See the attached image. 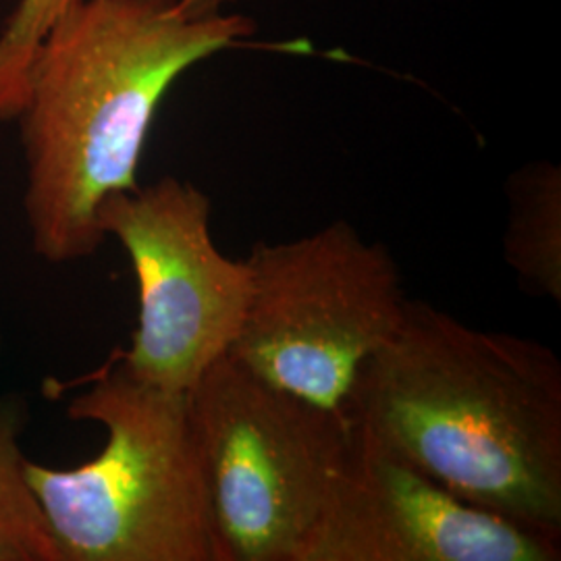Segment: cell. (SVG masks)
<instances>
[{"instance_id": "7c38bea8", "label": "cell", "mask_w": 561, "mask_h": 561, "mask_svg": "<svg viewBox=\"0 0 561 561\" xmlns=\"http://www.w3.org/2000/svg\"><path fill=\"white\" fill-rule=\"evenodd\" d=\"M0 354H2V327H0Z\"/></svg>"}, {"instance_id": "ba28073f", "label": "cell", "mask_w": 561, "mask_h": 561, "mask_svg": "<svg viewBox=\"0 0 561 561\" xmlns=\"http://www.w3.org/2000/svg\"><path fill=\"white\" fill-rule=\"evenodd\" d=\"M503 259L522 289L561 304V169L549 161L516 169L507 185Z\"/></svg>"}, {"instance_id": "5b68a950", "label": "cell", "mask_w": 561, "mask_h": 561, "mask_svg": "<svg viewBox=\"0 0 561 561\" xmlns=\"http://www.w3.org/2000/svg\"><path fill=\"white\" fill-rule=\"evenodd\" d=\"M252 291L229 356L275 387L343 412L362 364L400 329L408 298L382 243L347 221L259 243Z\"/></svg>"}, {"instance_id": "7a4b0ae2", "label": "cell", "mask_w": 561, "mask_h": 561, "mask_svg": "<svg viewBox=\"0 0 561 561\" xmlns=\"http://www.w3.org/2000/svg\"><path fill=\"white\" fill-rule=\"evenodd\" d=\"M245 15L192 20L178 0H78L36 46L20 121L23 208L34 252L53 264L90 259L96 210L138 190L146 140L164 96L202 60L252 46Z\"/></svg>"}, {"instance_id": "9c48e42d", "label": "cell", "mask_w": 561, "mask_h": 561, "mask_svg": "<svg viewBox=\"0 0 561 561\" xmlns=\"http://www.w3.org/2000/svg\"><path fill=\"white\" fill-rule=\"evenodd\" d=\"M27 422L20 396H0V561H60L27 474L21 435Z\"/></svg>"}, {"instance_id": "8fae6325", "label": "cell", "mask_w": 561, "mask_h": 561, "mask_svg": "<svg viewBox=\"0 0 561 561\" xmlns=\"http://www.w3.org/2000/svg\"><path fill=\"white\" fill-rule=\"evenodd\" d=\"M233 2H250V0H178L181 13L192 20L219 15L222 13V7Z\"/></svg>"}, {"instance_id": "30bf717a", "label": "cell", "mask_w": 561, "mask_h": 561, "mask_svg": "<svg viewBox=\"0 0 561 561\" xmlns=\"http://www.w3.org/2000/svg\"><path fill=\"white\" fill-rule=\"evenodd\" d=\"M78 0H18L0 30V121H15L23 104L25 76L46 30Z\"/></svg>"}, {"instance_id": "6da1fadb", "label": "cell", "mask_w": 561, "mask_h": 561, "mask_svg": "<svg viewBox=\"0 0 561 561\" xmlns=\"http://www.w3.org/2000/svg\"><path fill=\"white\" fill-rule=\"evenodd\" d=\"M343 414L456 497L561 541V362L541 341L408 300Z\"/></svg>"}, {"instance_id": "8992f818", "label": "cell", "mask_w": 561, "mask_h": 561, "mask_svg": "<svg viewBox=\"0 0 561 561\" xmlns=\"http://www.w3.org/2000/svg\"><path fill=\"white\" fill-rule=\"evenodd\" d=\"M102 233L125 248L140 291L129 350L113 356L138 381L187 393L240 335L252 280L210 233V198L192 181L162 178L108 196Z\"/></svg>"}, {"instance_id": "3957f363", "label": "cell", "mask_w": 561, "mask_h": 561, "mask_svg": "<svg viewBox=\"0 0 561 561\" xmlns=\"http://www.w3.org/2000/svg\"><path fill=\"white\" fill-rule=\"evenodd\" d=\"M67 403L99 422L94 460L57 470L27 460V482L60 561H225L187 393L131 377L115 356Z\"/></svg>"}, {"instance_id": "52a82bcc", "label": "cell", "mask_w": 561, "mask_h": 561, "mask_svg": "<svg viewBox=\"0 0 561 561\" xmlns=\"http://www.w3.org/2000/svg\"><path fill=\"white\" fill-rule=\"evenodd\" d=\"M561 545L466 503L354 428V449L298 561H558Z\"/></svg>"}, {"instance_id": "277c9868", "label": "cell", "mask_w": 561, "mask_h": 561, "mask_svg": "<svg viewBox=\"0 0 561 561\" xmlns=\"http://www.w3.org/2000/svg\"><path fill=\"white\" fill-rule=\"evenodd\" d=\"M187 396L225 561H298L345 474L354 426L229 354Z\"/></svg>"}]
</instances>
